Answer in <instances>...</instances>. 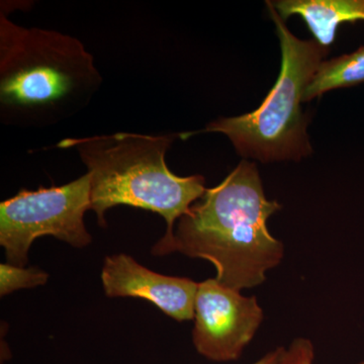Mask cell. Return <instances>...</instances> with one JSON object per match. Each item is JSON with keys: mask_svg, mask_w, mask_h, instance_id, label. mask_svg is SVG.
<instances>
[{"mask_svg": "<svg viewBox=\"0 0 364 364\" xmlns=\"http://www.w3.org/2000/svg\"><path fill=\"white\" fill-rule=\"evenodd\" d=\"M279 210L282 205L265 196L255 163L243 159L221 183L207 188L178 220L173 235L162 237L151 253L210 261L225 287L252 289L284 258V244L267 228V220Z\"/></svg>", "mask_w": 364, "mask_h": 364, "instance_id": "6da1fadb", "label": "cell"}, {"mask_svg": "<svg viewBox=\"0 0 364 364\" xmlns=\"http://www.w3.org/2000/svg\"><path fill=\"white\" fill-rule=\"evenodd\" d=\"M102 85L95 58L72 36L26 28L0 13V119L54 126L85 109Z\"/></svg>", "mask_w": 364, "mask_h": 364, "instance_id": "7a4b0ae2", "label": "cell"}, {"mask_svg": "<svg viewBox=\"0 0 364 364\" xmlns=\"http://www.w3.org/2000/svg\"><path fill=\"white\" fill-rule=\"evenodd\" d=\"M178 134L146 135L119 133L60 141L62 149L75 150L90 176V210L98 226L107 227L105 213L117 205L150 210L167 224L164 238L173 235L174 225L203 198L202 176H178L165 161Z\"/></svg>", "mask_w": 364, "mask_h": 364, "instance_id": "3957f363", "label": "cell"}, {"mask_svg": "<svg viewBox=\"0 0 364 364\" xmlns=\"http://www.w3.org/2000/svg\"><path fill=\"white\" fill-rule=\"evenodd\" d=\"M267 4L282 50V68L277 82L255 111L215 119L198 133L224 134L239 154L261 162L299 160L312 153L301 102L329 48L316 41L296 38L272 2Z\"/></svg>", "mask_w": 364, "mask_h": 364, "instance_id": "277c9868", "label": "cell"}, {"mask_svg": "<svg viewBox=\"0 0 364 364\" xmlns=\"http://www.w3.org/2000/svg\"><path fill=\"white\" fill-rule=\"evenodd\" d=\"M91 179L88 173L61 186L21 189L0 203V245L7 263L26 267L32 244L53 236L74 248L92 242L85 227L90 210Z\"/></svg>", "mask_w": 364, "mask_h": 364, "instance_id": "5b68a950", "label": "cell"}, {"mask_svg": "<svg viewBox=\"0 0 364 364\" xmlns=\"http://www.w3.org/2000/svg\"><path fill=\"white\" fill-rule=\"evenodd\" d=\"M264 314L255 296H245L215 279L198 282L193 342L203 358L237 360L255 336Z\"/></svg>", "mask_w": 364, "mask_h": 364, "instance_id": "8992f818", "label": "cell"}, {"mask_svg": "<svg viewBox=\"0 0 364 364\" xmlns=\"http://www.w3.org/2000/svg\"><path fill=\"white\" fill-rule=\"evenodd\" d=\"M100 277L109 298L146 299L177 322L195 320V280L160 274L123 253L105 257Z\"/></svg>", "mask_w": 364, "mask_h": 364, "instance_id": "52a82bcc", "label": "cell"}, {"mask_svg": "<svg viewBox=\"0 0 364 364\" xmlns=\"http://www.w3.org/2000/svg\"><path fill=\"white\" fill-rule=\"evenodd\" d=\"M284 21L301 16L316 42L329 48L340 25L364 21V0H280L272 2Z\"/></svg>", "mask_w": 364, "mask_h": 364, "instance_id": "ba28073f", "label": "cell"}, {"mask_svg": "<svg viewBox=\"0 0 364 364\" xmlns=\"http://www.w3.org/2000/svg\"><path fill=\"white\" fill-rule=\"evenodd\" d=\"M364 83V46L350 54L323 61L304 95V102L321 97L327 91Z\"/></svg>", "mask_w": 364, "mask_h": 364, "instance_id": "9c48e42d", "label": "cell"}, {"mask_svg": "<svg viewBox=\"0 0 364 364\" xmlns=\"http://www.w3.org/2000/svg\"><path fill=\"white\" fill-rule=\"evenodd\" d=\"M49 274L38 267H20L9 263L0 264V296L20 289L44 286Z\"/></svg>", "mask_w": 364, "mask_h": 364, "instance_id": "30bf717a", "label": "cell"}, {"mask_svg": "<svg viewBox=\"0 0 364 364\" xmlns=\"http://www.w3.org/2000/svg\"><path fill=\"white\" fill-rule=\"evenodd\" d=\"M315 358V349L311 340L294 339L289 348L282 347L279 360L277 364H313Z\"/></svg>", "mask_w": 364, "mask_h": 364, "instance_id": "8fae6325", "label": "cell"}, {"mask_svg": "<svg viewBox=\"0 0 364 364\" xmlns=\"http://www.w3.org/2000/svg\"><path fill=\"white\" fill-rule=\"evenodd\" d=\"M280 352H282V347L268 352L267 355L263 356L259 360L252 364H277L279 360Z\"/></svg>", "mask_w": 364, "mask_h": 364, "instance_id": "7c38bea8", "label": "cell"}, {"mask_svg": "<svg viewBox=\"0 0 364 364\" xmlns=\"http://www.w3.org/2000/svg\"><path fill=\"white\" fill-rule=\"evenodd\" d=\"M358 364H364V360L361 361V363H359Z\"/></svg>", "mask_w": 364, "mask_h": 364, "instance_id": "4fadbf2b", "label": "cell"}]
</instances>
